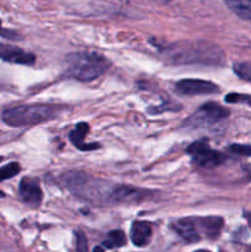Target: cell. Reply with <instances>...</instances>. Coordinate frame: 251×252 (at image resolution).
<instances>
[{
	"instance_id": "cell-1",
	"label": "cell",
	"mask_w": 251,
	"mask_h": 252,
	"mask_svg": "<svg viewBox=\"0 0 251 252\" xmlns=\"http://www.w3.org/2000/svg\"><path fill=\"white\" fill-rule=\"evenodd\" d=\"M164 56L172 64H204V65H220L224 54L219 47L207 42H185L174 44L164 51Z\"/></svg>"
},
{
	"instance_id": "cell-2",
	"label": "cell",
	"mask_w": 251,
	"mask_h": 252,
	"mask_svg": "<svg viewBox=\"0 0 251 252\" xmlns=\"http://www.w3.org/2000/svg\"><path fill=\"white\" fill-rule=\"evenodd\" d=\"M63 182L66 189L79 198L97 204H110V196L115 189V187H108L107 182L81 171L66 172Z\"/></svg>"
},
{
	"instance_id": "cell-3",
	"label": "cell",
	"mask_w": 251,
	"mask_h": 252,
	"mask_svg": "<svg viewBox=\"0 0 251 252\" xmlns=\"http://www.w3.org/2000/svg\"><path fill=\"white\" fill-rule=\"evenodd\" d=\"M110 66L106 57L94 52H75L65 58V74L79 81H93Z\"/></svg>"
},
{
	"instance_id": "cell-4",
	"label": "cell",
	"mask_w": 251,
	"mask_h": 252,
	"mask_svg": "<svg viewBox=\"0 0 251 252\" xmlns=\"http://www.w3.org/2000/svg\"><path fill=\"white\" fill-rule=\"evenodd\" d=\"M62 108L54 105H24L9 108L2 112V121L11 127H29L56 118Z\"/></svg>"
},
{
	"instance_id": "cell-5",
	"label": "cell",
	"mask_w": 251,
	"mask_h": 252,
	"mask_svg": "<svg viewBox=\"0 0 251 252\" xmlns=\"http://www.w3.org/2000/svg\"><path fill=\"white\" fill-rule=\"evenodd\" d=\"M187 153L191 155L193 161L202 167L218 166V165L223 164L224 160H225L221 153L213 150L209 147L208 139H206V138L192 143L187 148Z\"/></svg>"
},
{
	"instance_id": "cell-6",
	"label": "cell",
	"mask_w": 251,
	"mask_h": 252,
	"mask_svg": "<svg viewBox=\"0 0 251 252\" xmlns=\"http://www.w3.org/2000/svg\"><path fill=\"white\" fill-rule=\"evenodd\" d=\"M176 91L181 95L196 96V95H209L219 91L216 84L206 80H197V79H185L176 84Z\"/></svg>"
},
{
	"instance_id": "cell-7",
	"label": "cell",
	"mask_w": 251,
	"mask_h": 252,
	"mask_svg": "<svg viewBox=\"0 0 251 252\" xmlns=\"http://www.w3.org/2000/svg\"><path fill=\"white\" fill-rule=\"evenodd\" d=\"M150 192L145 189H134L129 186L115 187L110 196V204H122V203H139L142 201H147L150 197Z\"/></svg>"
},
{
	"instance_id": "cell-8",
	"label": "cell",
	"mask_w": 251,
	"mask_h": 252,
	"mask_svg": "<svg viewBox=\"0 0 251 252\" xmlns=\"http://www.w3.org/2000/svg\"><path fill=\"white\" fill-rule=\"evenodd\" d=\"M19 193L22 201L31 207H38L42 202V189L39 181L34 177H24L20 182Z\"/></svg>"
},
{
	"instance_id": "cell-9",
	"label": "cell",
	"mask_w": 251,
	"mask_h": 252,
	"mask_svg": "<svg viewBox=\"0 0 251 252\" xmlns=\"http://www.w3.org/2000/svg\"><path fill=\"white\" fill-rule=\"evenodd\" d=\"M0 58L7 63L21 64V65H32L36 62L34 54L22 51L19 47L4 43H0Z\"/></svg>"
},
{
	"instance_id": "cell-10",
	"label": "cell",
	"mask_w": 251,
	"mask_h": 252,
	"mask_svg": "<svg viewBox=\"0 0 251 252\" xmlns=\"http://www.w3.org/2000/svg\"><path fill=\"white\" fill-rule=\"evenodd\" d=\"M172 229L187 243H197L202 239L197 217L179 219L172 224Z\"/></svg>"
},
{
	"instance_id": "cell-11",
	"label": "cell",
	"mask_w": 251,
	"mask_h": 252,
	"mask_svg": "<svg viewBox=\"0 0 251 252\" xmlns=\"http://www.w3.org/2000/svg\"><path fill=\"white\" fill-rule=\"evenodd\" d=\"M229 111L226 108L221 107L220 105L214 102H207L198 108L196 113L192 116L193 121H199V122H216V121L223 120L228 117Z\"/></svg>"
},
{
	"instance_id": "cell-12",
	"label": "cell",
	"mask_w": 251,
	"mask_h": 252,
	"mask_svg": "<svg viewBox=\"0 0 251 252\" xmlns=\"http://www.w3.org/2000/svg\"><path fill=\"white\" fill-rule=\"evenodd\" d=\"M197 221H198L201 235L208 239L218 238L224 225L223 219L219 217H206V218L197 217Z\"/></svg>"
},
{
	"instance_id": "cell-13",
	"label": "cell",
	"mask_w": 251,
	"mask_h": 252,
	"mask_svg": "<svg viewBox=\"0 0 251 252\" xmlns=\"http://www.w3.org/2000/svg\"><path fill=\"white\" fill-rule=\"evenodd\" d=\"M130 239L135 246H147L152 239V225L148 221H134L130 229Z\"/></svg>"
},
{
	"instance_id": "cell-14",
	"label": "cell",
	"mask_w": 251,
	"mask_h": 252,
	"mask_svg": "<svg viewBox=\"0 0 251 252\" xmlns=\"http://www.w3.org/2000/svg\"><path fill=\"white\" fill-rule=\"evenodd\" d=\"M88 132H89L88 123L81 122L79 123V125H76V127L74 128V130H71L70 134H69L71 143H73V144L80 150H94L100 148V145L98 144H86V143L84 142Z\"/></svg>"
},
{
	"instance_id": "cell-15",
	"label": "cell",
	"mask_w": 251,
	"mask_h": 252,
	"mask_svg": "<svg viewBox=\"0 0 251 252\" xmlns=\"http://www.w3.org/2000/svg\"><path fill=\"white\" fill-rule=\"evenodd\" d=\"M224 1L234 14L251 22V0H224Z\"/></svg>"
},
{
	"instance_id": "cell-16",
	"label": "cell",
	"mask_w": 251,
	"mask_h": 252,
	"mask_svg": "<svg viewBox=\"0 0 251 252\" xmlns=\"http://www.w3.org/2000/svg\"><path fill=\"white\" fill-rule=\"evenodd\" d=\"M126 235L122 230H113L111 233H108L106 240L101 244V249L105 250H110V249L115 248H122L123 245H126Z\"/></svg>"
},
{
	"instance_id": "cell-17",
	"label": "cell",
	"mask_w": 251,
	"mask_h": 252,
	"mask_svg": "<svg viewBox=\"0 0 251 252\" xmlns=\"http://www.w3.org/2000/svg\"><path fill=\"white\" fill-rule=\"evenodd\" d=\"M20 171H21V166L19 162H10L5 166L0 167V182L16 176ZM0 197H4V193H0Z\"/></svg>"
},
{
	"instance_id": "cell-18",
	"label": "cell",
	"mask_w": 251,
	"mask_h": 252,
	"mask_svg": "<svg viewBox=\"0 0 251 252\" xmlns=\"http://www.w3.org/2000/svg\"><path fill=\"white\" fill-rule=\"evenodd\" d=\"M234 71L244 80L251 81V63L241 62V63L234 64Z\"/></svg>"
},
{
	"instance_id": "cell-19",
	"label": "cell",
	"mask_w": 251,
	"mask_h": 252,
	"mask_svg": "<svg viewBox=\"0 0 251 252\" xmlns=\"http://www.w3.org/2000/svg\"><path fill=\"white\" fill-rule=\"evenodd\" d=\"M225 101L228 103H248L251 106V96L243 94H229L225 96Z\"/></svg>"
},
{
	"instance_id": "cell-20",
	"label": "cell",
	"mask_w": 251,
	"mask_h": 252,
	"mask_svg": "<svg viewBox=\"0 0 251 252\" xmlns=\"http://www.w3.org/2000/svg\"><path fill=\"white\" fill-rule=\"evenodd\" d=\"M229 150L234 154L240 155V157H251V145L231 144L229 147Z\"/></svg>"
},
{
	"instance_id": "cell-21",
	"label": "cell",
	"mask_w": 251,
	"mask_h": 252,
	"mask_svg": "<svg viewBox=\"0 0 251 252\" xmlns=\"http://www.w3.org/2000/svg\"><path fill=\"white\" fill-rule=\"evenodd\" d=\"M76 252H89L88 240L81 231L76 233Z\"/></svg>"
},
{
	"instance_id": "cell-22",
	"label": "cell",
	"mask_w": 251,
	"mask_h": 252,
	"mask_svg": "<svg viewBox=\"0 0 251 252\" xmlns=\"http://www.w3.org/2000/svg\"><path fill=\"white\" fill-rule=\"evenodd\" d=\"M0 36L7 39H20V36L16 33V32L1 27V21H0Z\"/></svg>"
},
{
	"instance_id": "cell-23",
	"label": "cell",
	"mask_w": 251,
	"mask_h": 252,
	"mask_svg": "<svg viewBox=\"0 0 251 252\" xmlns=\"http://www.w3.org/2000/svg\"><path fill=\"white\" fill-rule=\"evenodd\" d=\"M246 219H248V223H249V225H250V228H251V213L246 214Z\"/></svg>"
},
{
	"instance_id": "cell-24",
	"label": "cell",
	"mask_w": 251,
	"mask_h": 252,
	"mask_svg": "<svg viewBox=\"0 0 251 252\" xmlns=\"http://www.w3.org/2000/svg\"><path fill=\"white\" fill-rule=\"evenodd\" d=\"M161 1H164V2H167V1H170V0H161Z\"/></svg>"
},
{
	"instance_id": "cell-25",
	"label": "cell",
	"mask_w": 251,
	"mask_h": 252,
	"mask_svg": "<svg viewBox=\"0 0 251 252\" xmlns=\"http://www.w3.org/2000/svg\"><path fill=\"white\" fill-rule=\"evenodd\" d=\"M2 161V158L1 157H0V162H1Z\"/></svg>"
}]
</instances>
